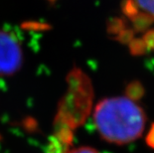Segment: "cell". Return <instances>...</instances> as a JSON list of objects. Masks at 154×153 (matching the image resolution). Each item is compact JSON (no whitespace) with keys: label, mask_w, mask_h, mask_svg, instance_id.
I'll return each mask as SVG.
<instances>
[{"label":"cell","mask_w":154,"mask_h":153,"mask_svg":"<svg viewBox=\"0 0 154 153\" xmlns=\"http://www.w3.org/2000/svg\"><path fill=\"white\" fill-rule=\"evenodd\" d=\"M145 120L141 107L125 96L103 99L94 112V122L100 136L114 144H126L138 138Z\"/></svg>","instance_id":"cell-1"},{"label":"cell","mask_w":154,"mask_h":153,"mask_svg":"<svg viewBox=\"0 0 154 153\" xmlns=\"http://www.w3.org/2000/svg\"><path fill=\"white\" fill-rule=\"evenodd\" d=\"M23 51L16 37L0 30V76H11L21 69Z\"/></svg>","instance_id":"cell-2"},{"label":"cell","mask_w":154,"mask_h":153,"mask_svg":"<svg viewBox=\"0 0 154 153\" xmlns=\"http://www.w3.org/2000/svg\"><path fill=\"white\" fill-rule=\"evenodd\" d=\"M131 20L133 23L134 30L136 32H144L146 29H148L151 26L154 19L149 14H147L145 12H142V13H138Z\"/></svg>","instance_id":"cell-3"},{"label":"cell","mask_w":154,"mask_h":153,"mask_svg":"<svg viewBox=\"0 0 154 153\" xmlns=\"http://www.w3.org/2000/svg\"><path fill=\"white\" fill-rule=\"evenodd\" d=\"M121 9H122L123 14L130 19L138 14V6L135 0H123L121 3Z\"/></svg>","instance_id":"cell-4"},{"label":"cell","mask_w":154,"mask_h":153,"mask_svg":"<svg viewBox=\"0 0 154 153\" xmlns=\"http://www.w3.org/2000/svg\"><path fill=\"white\" fill-rule=\"evenodd\" d=\"M125 27V22L120 18H111L107 23V32L111 35L119 34Z\"/></svg>","instance_id":"cell-5"},{"label":"cell","mask_w":154,"mask_h":153,"mask_svg":"<svg viewBox=\"0 0 154 153\" xmlns=\"http://www.w3.org/2000/svg\"><path fill=\"white\" fill-rule=\"evenodd\" d=\"M136 4L154 19V0H135Z\"/></svg>","instance_id":"cell-6"},{"label":"cell","mask_w":154,"mask_h":153,"mask_svg":"<svg viewBox=\"0 0 154 153\" xmlns=\"http://www.w3.org/2000/svg\"><path fill=\"white\" fill-rule=\"evenodd\" d=\"M130 50H131V53L134 55H140L143 54L144 51H145V44L142 40L140 39H134V40L130 41L129 44Z\"/></svg>","instance_id":"cell-7"},{"label":"cell","mask_w":154,"mask_h":153,"mask_svg":"<svg viewBox=\"0 0 154 153\" xmlns=\"http://www.w3.org/2000/svg\"><path fill=\"white\" fill-rule=\"evenodd\" d=\"M133 36H134L133 30H131V29H125V30H122L120 32L116 39L119 42H121V43L126 44V43H128V42H130L132 40Z\"/></svg>","instance_id":"cell-8"},{"label":"cell","mask_w":154,"mask_h":153,"mask_svg":"<svg viewBox=\"0 0 154 153\" xmlns=\"http://www.w3.org/2000/svg\"><path fill=\"white\" fill-rule=\"evenodd\" d=\"M61 153H99L94 148L88 147V146H81V147L72 148V149H66L64 148Z\"/></svg>","instance_id":"cell-9"},{"label":"cell","mask_w":154,"mask_h":153,"mask_svg":"<svg viewBox=\"0 0 154 153\" xmlns=\"http://www.w3.org/2000/svg\"><path fill=\"white\" fill-rule=\"evenodd\" d=\"M143 42L149 50H154V29L146 32L143 37Z\"/></svg>","instance_id":"cell-10"},{"label":"cell","mask_w":154,"mask_h":153,"mask_svg":"<svg viewBox=\"0 0 154 153\" xmlns=\"http://www.w3.org/2000/svg\"><path fill=\"white\" fill-rule=\"evenodd\" d=\"M62 145H63L62 143H61V145H60V143H58V144H56V143L52 144L51 145V151L49 153H61L64 149V147Z\"/></svg>","instance_id":"cell-11"}]
</instances>
